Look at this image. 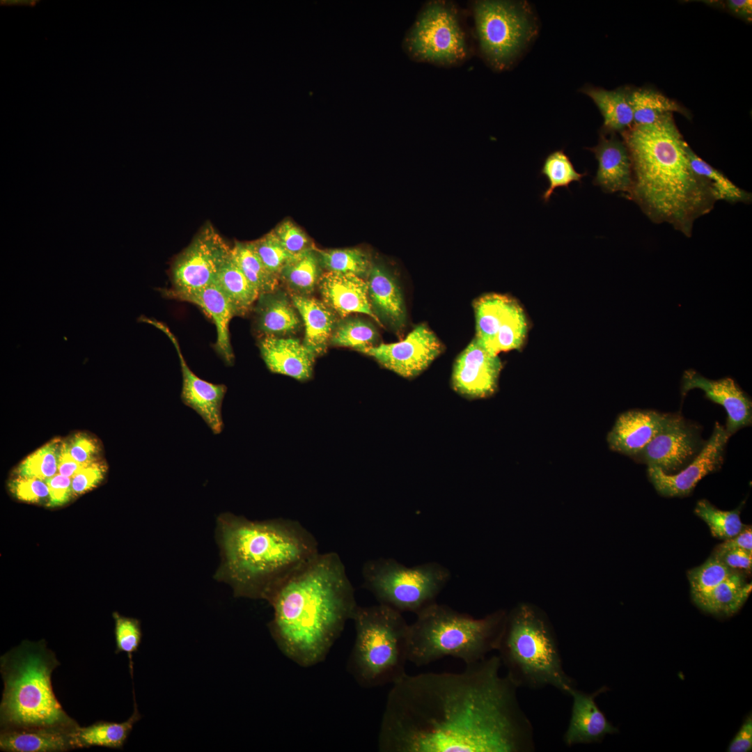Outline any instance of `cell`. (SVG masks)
<instances>
[{"mask_svg":"<svg viewBox=\"0 0 752 752\" xmlns=\"http://www.w3.org/2000/svg\"><path fill=\"white\" fill-rule=\"evenodd\" d=\"M10 492L19 500L36 503L49 498L45 481L36 478L17 476L8 484Z\"/></svg>","mask_w":752,"mask_h":752,"instance_id":"7dc6e473","label":"cell"},{"mask_svg":"<svg viewBox=\"0 0 752 752\" xmlns=\"http://www.w3.org/2000/svg\"><path fill=\"white\" fill-rule=\"evenodd\" d=\"M735 549H743L752 551V528L751 526H745L744 529L737 535L725 540L723 543L719 545L715 552H721Z\"/></svg>","mask_w":752,"mask_h":752,"instance_id":"11a10c76","label":"cell"},{"mask_svg":"<svg viewBox=\"0 0 752 752\" xmlns=\"http://www.w3.org/2000/svg\"><path fill=\"white\" fill-rule=\"evenodd\" d=\"M632 164L625 196L652 222L667 223L690 237L694 221L716 202L709 182L691 168L688 143L672 113L653 123L633 125L621 133Z\"/></svg>","mask_w":752,"mask_h":752,"instance_id":"3957f363","label":"cell"},{"mask_svg":"<svg viewBox=\"0 0 752 752\" xmlns=\"http://www.w3.org/2000/svg\"><path fill=\"white\" fill-rule=\"evenodd\" d=\"M413 60L453 66L467 58L469 48L457 10L450 2L425 3L409 29L402 44Z\"/></svg>","mask_w":752,"mask_h":752,"instance_id":"8fae6325","label":"cell"},{"mask_svg":"<svg viewBox=\"0 0 752 752\" xmlns=\"http://www.w3.org/2000/svg\"><path fill=\"white\" fill-rule=\"evenodd\" d=\"M72 732L51 728L1 730L0 750L6 752H65L75 749Z\"/></svg>","mask_w":752,"mask_h":752,"instance_id":"4316f807","label":"cell"},{"mask_svg":"<svg viewBox=\"0 0 752 752\" xmlns=\"http://www.w3.org/2000/svg\"><path fill=\"white\" fill-rule=\"evenodd\" d=\"M355 639L347 670L363 688L393 684L405 674L408 625L401 613L378 604L358 606L352 619Z\"/></svg>","mask_w":752,"mask_h":752,"instance_id":"ba28073f","label":"cell"},{"mask_svg":"<svg viewBox=\"0 0 752 752\" xmlns=\"http://www.w3.org/2000/svg\"><path fill=\"white\" fill-rule=\"evenodd\" d=\"M59 665L44 640H24L1 656V730L51 728L74 731L79 726L65 712L53 690L52 674Z\"/></svg>","mask_w":752,"mask_h":752,"instance_id":"5b68a950","label":"cell"},{"mask_svg":"<svg viewBox=\"0 0 752 752\" xmlns=\"http://www.w3.org/2000/svg\"><path fill=\"white\" fill-rule=\"evenodd\" d=\"M735 572L712 554L701 565L687 572L691 597L710 591Z\"/></svg>","mask_w":752,"mask_h":752,"instance_id":"b9f144b4","label":"cell"},{"mask_svg":"<svg viewBox=\"0 0 752 752\" xmlns=\"http://www.w3.org/2000/svg\"><path fill=\"white\" fill-rule=\"evenodd\" d=\"M268 623L281 652L302 667L324 660L358 606L345 567L336 552L320 553L268 601Z\"/></svg>","mask_w":752,"mask_h":752,"instance_id":"7a4b0ae2","label":"cell"},{"mask_svg":"<svg viewBox=\"0 0 752 752\" xmlns=\"http://www.w3.org/2000/svg\"><path fill=\"white\" fill-rule=\"evenodd\" d=\"M142 322L162 331L173 343L179 357L182 375V402L203 418L213 434H220L224 428L221 408L227 391L226 386L202 379L191 370L180 351L177 338L165 324L146 316L142 318Z\"/></svg>","mask_w":752,"mask_h":752,"instance_id":"e0dca14e","label":"cell"},{"mask_svg":"<svg viewBox=\"0 0 752 752\" xmlns=\"http://www.w3.org/2000/svg\"><path fill=\"white\" fill-rule=\"evenodd\" d=\"M507 611H496L481 618L434 602L416 613L409 625L408 661L426 666L445 657L469 664L496 650Z\"/></svg>","mask_w":752,"mask_h":752,"instance_id":"8992f818","label":"cell"},{"mask_svg":"<svg viewBox=\"0 0 752 752\" xmlns=\"http://www.w3.org/2000/svg\"><path fill=\"white\" fill-rule=\"evenodd\" d=\"M501 369L498 354L475 337L455 363L453 388L469 398H487L496 391Z\"/></svg>","mask_w":752,"mask_h":752,"instance_id":"ac0fdd59","label":"cell"},{"mask_svg":"<svg viewBox=\"0 0 752 752\" xmlns=\"http://www.w3.org/2000/svg\"><path fill=\"white\" fill-rule=\"evenodd\" d=\"M752 749V716L749 715L728 748V752H749Z\"/></svg>","mask_w":752,"mask_h":752,"instance_id":"f5cc1de1","label":"cell"},{"mask_svg":"<svg viewBox=\"0 0 752 752\" xmlns=\"http://www.w3.org/2000/svg\"><path fill=\"white\" fill-rule=\"evenodd\" d=\"M694 513L709 526L712 535L722 540L730 539L739 533L745 527L740 519V510H721L707 499L699 500Z\"/></svg>","mask_w":752,"mask_h":752,"instance_id":"ab89813d","label":"cell"},{"mask_svg":"<svg viewBox=\"0 0 752 752\" xmlns=\"http://www.w3.org/2000/svg\"><path fill=\"white\" fill-rule=\"evenodd\" d=\"M318 285L323 302L342 318L360 313L370 316L381 324L371 308L368 285L364 279L352 274L326 272L322 273Z\"/></svg>","mask_w":752,"mask_h":752,"instance_id":"7402d4cb","label":"cell"},{"mask_svg":"<svg viewBox=\"0 0 752 752\" xmlns=\"http://www.w3.org/2000/svg\"><path fill=\"white\" fill-rule=\"evenodd\" d=\"M361 573L363 586L379 604L416 614L436 602L451 577L449 570L436 562L407 567L391 558L366 561Z\"/></svg>","mask_w":752,"mask_h":752,"instance_id":"9c48e42d","label":"cell"},{"mask_svg":"<svg viewBox=\"0 0 752 752\" xmlns=\"http://www.w3.org/2000/svg\"><path fill=\"white\" fill-rule=\"evenodd\" d=\"M628 100L633 111L634 125L653 123L672 112L689 116L677 102L652 89L641 88L628 92Z\"/></svg>","mask_w":752,"mask_h":752,"instance_id":"e575fe53","label":"cell"},{"mask_svg":"<svg viewBox=\"0 0 752 752\" xmlns=\"http://www.w3.org/2000/svg\"><path fill=\"white\" fill-rule=\"evenodd\" d=\"M103 467L90 463L78 471L72 478V494H81L96 486L103 478Z\"/></svg>","mask_w":752,"mask_h":752,"instance_id":"c3c4849f","label":"cell"},{"mask_svg":"<svg viewBox=\"0 0 752 752\" xmlns=\"http://www.w3.org/2000/svg\"><path fill=\"white\" fill-rule=\"evenodd\" d=\"M49 489L47 506H61L66 503L72 494V478L58 473L45 480Z\"/></svg>","mask_w":752,"mask_h":752,"instance_id":"681fc988","label":"cell"},{"mask_svg":"<svg viewBox=\"0 0 752 752\" xmlns=\"http://www.w3.org/2000/svg\"><path fill=\"white\" fill-rule=\"evenodd\" d=\"M320 262L327 272L367 277L372 263L369 256L359 249L318 250Z\"/></svg>","mask_w":752,"mask_h":752,"instance_id":"74e56055","label":"cell"},{"mask_svg":"<svg viewBox=\"0 0 752 752\" xmlns=\"http://www.w3.org/2000/svg\"><path fill=\"white\" fill-rule=\"evenodd\" d=\"M441 350L442 345L435 334L425 325L420 324L401 341L371 346L361 352L398 375L412 378L425 370Z\"/></svg>","mask_w":752,"mask_h":752,"instance_id":"2e32d148","label":"cell"},{"mask_svg":"<svg viewBox=\"0 0 752 752\" xmlns=\"http://www.w3.org/2000/svg\"><path fill=\"white\" fill-rule=\"evenodd\" d=\"M701 428L680 414H670L657 435L634 459L656 467L666 474H674L689 465L705 444Z\"/></svg>","mask_w":752,"mask_h":752,"instance_id":"5bb4252c","label":"cell"},{"mask_svg":"<svg viewBox=\"0 0 752 752\" xmlns=\"http://www.w3.org/2000/svg\"><path fill=\"white\" fill-rule=\"evenodd\" d=\"M730 568L749 573L752 569V551L735 549L721 552H713Z\"/></svg>","mask_w":752,"mask_h":752,"instance_id":"f907efd6","label":"cell"},{"mask_svg":"<svg viewBox=\"0 0 752 752\" xmlns=\"http://www.w3.org/2000/svg\"><path fill=\"white\" fill-rule=\"evenodd\" d=\"M162 292L165 297L196 304L210 316L217 329L215 350L227 365H232L234 354L230 341L229 323L235 314L219 287L213 283L190 292L176 293L169 290H162Z\"/></svg>","mask_w":752,"mask_h":752,"instance_id":"d4e9b609","label":"cell"},{"mask_svg":"<svg viewBox=\"0 0 752 752\" xmlns=\"http://www.w3.org/2000/svg\"><path fill=\"white\" fill-rule=\"evenodd\" d=\"M695 389L702 390L707 399L726 409L728 416L725 430L730 437L751 425V400L733 378L710 379L694 369H688L684 372L681 380L682 397Z\"/></svg>","mask_w":752,"mask_h":752,"instance_id":"d6986e66","label":"cell"},{"mask_svg":"<svg viewBox=\"0 0 752 752\" xmlns=\"http://www.w3.org/2000/svg\"><path fill=\"white\" fill-rule=\"evenodd\" d=\"M498 655L460 673L405 674L392 684L380 752H533V727Z\"/></svg>","mask_w":752,"mask_h":752,"instance_id":"6da1fadb","label":"cell"},{"mask_svg":"<svg viewBox=\"0 0 752 752\" xmlns=\"http://www.w3.org/2000/svg\"><path fill=\"white\" fill-rule=\"evenodd\" d=\"M322 274V266L314 248L295 256L282 269L279 279L292 295L308 296L313 292Z\"/></svg>","mask_w":752,"mask_h":752,"instance_id":"836d02e7","label":"cell"},{"mask_svg":"<svg viewBox=\"0 0 752 752\" xmlns=\"http://www.w3.org/2000/svg\"><path fill=\"white\" fill-rule=\"evenodd\" d=\"M608 688L602 687L593 693L584 692L577 687L569 694L572 706L567 727L563 736L569 747L601 742L607 735L616 734L618 729L613 726L595 702L596 697Z\"/></svg>","mask_w":752,"mask_h":752,"instance_id":"ffe728a7","label":"cell"},{"mask_svg":"<svg viewBox=\"0 0 752 752\" xmlns=\"http://www.w3.org/2000/svg\"><path fill=\"white\" fill-rule=\"evenodd\" d=\"M59 446L52 441L29 455L17 467V476L45 481L56 474Z\"/></svg>","mask_w":752,"mask_h":752,"instance_id":"7bdbcfd3","label":"cell"},{"mask_svg":"<svg viewBox=\"0 0 752 752\" xmlns=\"http://www.w3.org/2000/svg\"><path fill=\"white\" fill-rule=\"evenodd\" d=\"M291 300L305 327L304 344L316 356L323 354L336 324L334 312L308 296L291 295Z\"/></svg>","mask_w":752,"mask_h":752,"instance_id":"83f0119b","label":"cell"},{"mask_svg":"<svg viewBox=\"0 0 752 752\" xmlns=\"http://www.w3.org/2000/svg\"><path fill=\"white\" fill-rule=\"evenodd\" d=\"M250 243L265 267L279 278L283 267L294 257L285 250L273 230Z\"/></svg>","mask_w":752,"mask_h":752,"instance_id":"f6af8a7d","label":"cell"},{"mask_svg":"<svg viewBox=\"0 0 752 752\" xmlns=\"http://www.w3.org/2000/svg\"><path fill=\"white\" fill-rule=\"evenodd\" d=\"M71 455L81 464L91 463L95 447L93 441L86 436L77 434L70 443H68Z\"/></svg>","mask_w":752,"mask_h":752,"instance_id":"816d5d0a","label":"cell"},{"mask_svg":"<svg viewBox=\"0 0 752 752\" xmlns=\"http://www.w3.org/2000/svg\"><path fill=\"white\" fill-rule=\"evenodd\" d=\"M541 174L547 178L549 183V187L542 195V199L547 203L556 189L568 188L574 182H581L587 173H578L568 156L563 150H556L545 159Z\"/></svg>","mask_w":752,"mask_h":752,"instance_id":"60d3db41","label":"cell"},{"mask_svg":"<svg viewBox=\"0 0 752 752\" xmlns=\"http://www.w3.org/2000/svg\"><path fill=\"white\" fill-rule=\"evenodd\" d=\"M378 339L374 326L360 318H345L336 324L330 338L332 345L362 352L375 346Z\"/></svg>","mask_w":752,"mask_h":752,"instance_id":"f35d334b","label":"cell"},{"mask_svg":"<svg viewBox=\"0 0 752 752\" xmlns=\"http://www.w3.org/2000/svg\"><path fill=\"white\" fill-rule=\"evenodd\" d=\"M134 712L122 723L98 721L86 727L79 726L72 733L75 749L102 746L123 749L134 724L141 719L132 688Z\"/></svg>","mask_w":752,"mask_h":752,"instance_id":"f546056e","label":"cell"},{"mask_svg":"<svg viewBox=\"0 0 752 752\" xmlns=\"http://www.w3.org/2000/svg\"><path fill=\"white\" fill-rule=\"evenodd\" d=\"M473 14L480 52L496 70L507 68L537 30L525 2L476 1Z\"/></svg>","mask_w":752,"mask_h":752,"instance_id":"30bf717a","label":"cell"},{"mask_svg":"<svg viewBox=\"0 0 752 752\" xmlns=\"http://www.w3.org/2000/svg\"><path fill=\"white\" fill-rule=\"evenodd\" d=\"M273 230L285 250L293 256L314 249L307 235L290 220L283 221Z\"/></svg>","mask_w":752,"mask_h":752,"instance_id":"bcb514c9","label":"cell"},{"mask_svg":"<svg viewBox=\"0 0 752 752\" xmlns=\"http://www.w3.org/2000/svg\"><path fill=\"white\" fill-rule=\"evenodd\" d=\"M88 464H81L70 454L68 443L64 442L59 446L57 460L58 473L72 478L78 471Z\"/></svg>","mask_w":752,"mask_h":752,"instance_id":"db71d44e","label":"cell"},{"mask_svg":"<svg viewBox=\"0 0 752 752\" xmlns=\"http://www.w3.org/2000/svg\"><path fill=\"white\" fill-rule=\"evenodd\" d=\"M687 152L692 169L709 182L716 201L722 200L730 203L751 202V193L735 185L722 172L698 156L689 144Z\"/></svg>","mask_w":752,"mask_h":752,"instance_id":"8d00e7d4","label":"cell"},{"mask_svg":"<svg viewBox=\"0 0 752 752\" xmlns=\"http://www.w3.org/2000/svg\"><path fill=\"white\" fill-rule=\"evenodd\" d=\"M231 251L232 247L210 223H207L174 260L171 267L173 288L169 290L190 292L213 284Z\"/></svg>","mask_w":752,"mask_h":752,"instance_id":"7c38bea8","label":"cell"},{"mask_svg":"<svg viewBox=\"0 0 752 752\" xmlns=\"http://www.w3.org/2000/svg\"><path fill=\"white\" fill-rule=\"evenodd\" d=\"M506 675L518 687L540 689L551 686L565 695L576 682L563 666L557 637L538 607L520 603L507 613L496 650Z\"/></svg>","mask_w":752,"mask_h":752,"instance_id":"52a82bcc","label":"cell"},{"mask_svg":"<svg viewBox=\"0 0 752 752\" xmlns=\"http://www.w3.org/2000/svg\"><path fill=\"white\" fill-rule=\"evenodd\" d=\"M583 92L595 103L604 118L606 133L620 132L633 125V111L628 100V92L622 89L607 91L586 88Z\"/></svg>","mask_w":752,"mask_h":752,"instance_id":"d6a6232c","label":"cell"},{"mask_svg":"<svg viewBox=\"0 0 752 752\" xmlns=\"http://www.w3.org/2000/svg\"><path fill=\"white\" fill-rule=\"evenodd\" d=\"M256 304V320L258 330L265 336H278L297 331L301 320L292 300L282 292L260 295Z\"/></svg>","mask_w":752,"mask_h":752,"instance_id":"f1b7e54d","label":"cell"},{"mask_svg":"<svg viewBox=\"0 0 752 752\" xmlns=\"http://www.w3.org/2000/svg\"><path fill=\"white\" fill-rule=\"evenodd\" d=\"M603 133L597 145L590 150L598 168L593 183L605 193L621 192L625 197L632 185V164L627 148L615 133Z\"/></svg>","mask_w":752,"mask_h":752,"instance_id":"603a6c76","label":"cell"},{"mask_svg":"<svg viewBox=\"0 0 752 752\" xmlns=\"http://www.w3.org/2000/svg\"><path fill=\"white\" fill-rule=\"evenodd\" d=\"M728 8L736 14L749 17L752 13V1L751 0H730L728 1Z\"/></svg>","mask_w":752,"mask_h":752,"instance_id":"9f6ffc18","label":"cell"},{"mask_svg":"<svg viewBox=\"0 0 752 752\" xmlns=\"http://www.w3.org/2000/svg\"><path fill=\"white\" fill-rule=\"evenodd\" d=\"M371 308L379 320L395 329L405 322L406 311L402 294L394 278L383 266L372 264L367 276Z\"/></svg>","mask_w":752,"mask_h":752,"instance_id":"484cf974","label":"cell"},{"mask_svg":"<svg viewBox=\"0 0 752 752\" xmlns=\"http://www.w3.org/2000/svg\"><path fill=\"white\" fill-rule=\"evenodd\" d=\"M232 256L259 295L278 290L279 278L265 267L250 242H235Z\"/></svg>","mask_w":752,"mask_h":752,"instance_id":"d590c367","label":"cell"},{"mask_svg":"<svg viewBox=\"0 0 752 752\" xmlns=\"http://www.w3.org/2000/svg\"><path fill=\"white\" fill-rule=\"evenodd\" d=\"M668 416L638 409L620 414L607 434L609 448L634 459L660 431Z\"/></svg>","mask_w":752,"mask_h":752,"instance_id":"44dd1931","label":"cell"},{"mask_svg":"<svg viewBox=\"0 0 752 752\" xmlns=\"http://www.w3.org/2000/svg\"><path fill=\"white\" fill-rule=\"evenodd\" d=\"M751 589V583H746L744 574L737 571L710 591L692 599L705 611L731 616L743 606Z\"/></svg>","mask_w":752,"mask_h":752,"instance_id":"4dcf8cb0","label":"cell"},{"mask_svg":"<svg viewBox=\"0 0 752 752\" xmlns=\"http://www.w3.org/2000/svg\"><path fill=\"white\" fill-rule=\"evenodd\" d=\"M214 283L228 299L235 316L247 313L259 297L258 290L235 262L232 251L219 271Z\"/></svg>","mask_w":752,"mask_h":752,"instance_id":"1f68e13d","label":"cell"},{"mask_svg":"<svg viewBox=\"0 0 752 752\" xmlns=\"http://www.w3.org/2000/svg\"><path fill=\"white\" fill-rule=\"evenodd\" d=\"M730 437L725 427L716 422L710 437L689 465L674 474H666L658 468L648 467L647 473L650 483L663 496L683 497L689 495L703 478L721 467Z\"/></svg>","mask_w":752,"mask_h":752,"instance_id":"9a60e30c","label":"cell"},{"mask_svg":"<svg viewBox=\"0 0 752 752\" xmlns=\"http://www.w3.org/2000/svg\"><path fill=\"white\" fill-rule=\"evenodd\" d=\"M114 619L115 653L125 652L129 659V668L133 678L134 653L136 652L142 640L140 621L136 618L125 617L117 612L113 613Z\"/></svg>","mask_w":752,"mask_h":752,"instance_id":"ee69618b","label":"cell"},{"mask_svg":"<svg viewBox=\"0 0 752 752\" xmlns=\"http://www.w3.org/2000/svg\"><path fill=\"white\" fill-rule=\"evenodd\" d=\"M476 336L489 350H519L528 333L524 311L514 299L503 295L488 294L474 304Z\"/></svg>","mask_w":752,"mask_h":752,"instance_id":"4fadbf2b","label":"cell"},{"mask_svg":"<svg viewBox=\"0 0 752 752\" xmlns=\"http://www.w3.org/2000/svg\"><path fill=\"white\" fill-rule=\"evenodd\" d=\"M262 358L272 373L298 380L308 379L317 357L299 340L265 336L260 343Z\"/></svg>","mask_w":752,"mask_h":752,"instance_id":"cb8c5ba5","label":"cell"},{"mask_svg":"<svg viewBox=\"0 0 752 752\" xmlns=\"http://www.w3.org/2000/svg\"><path fill=\"white\" fill-rule=\"evenodd\" d=\"M215 531L221 562L214 579L237 597L268 602L320 554L313 535L295 520L253 521L225 512Z\"/></svg>","mask_w":752,"mask_h":752,"instance_id":"277c9868","label":"cell"}]
</instances>
